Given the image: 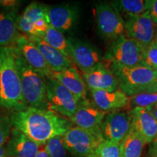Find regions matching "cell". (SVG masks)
Segmentation results:
<instances>
[{"label":"cell","instance_id":"1","mask_svg":"<svg viewBox=\"0 0 157 157\" xmlns=\"http://www.w3.org/2000/svg\"><path fill=\"white\" fill-rule=\"evenodd\" d=\"M12 125L39 145L57 136H63L71 124L67 119L48 109L28 107L10 116Z\"/></svg>","mask_w":157,"mask_h":157},{"label":"cell","instance_id":"2","mask_svg":"<svg viewBox=\"0 0 157 157\" xmlns=\"http://www.w3.org/2000/svg\"><path fill=\"white\" fill-rule=\"evenodd\" d=\"M0 106L13 112L28 108L23 96L12 45L0 48Z\"/></svg>","mask_w":157,"mask_h":157},{"label":"cell","instance_id":"3","mask_svg":"<svg viewBox=\"0 0 157 157\" xmlns=\"http://www.w3.org/2000/svg\"><path fill=\"white\" fill-rule=\"evenodd\" d=\"M107 63L117 78L119 90L127 97L157 91V76L153 68L143 64L124 67Z\"/></svg>","mask_w":157,"mask_h":157},{"label":"cell","instance_id":"4","mask_svg":"<svg viewBox=\"0 0 157 157\" xmlns=\"http://www.w3.org/2000/svg\"><path fill=\"white\" fill-rule=\"evenodd\" d=\"M13 46V45H12ZM14 48L15 63L21 80L23 96L28 107L46 109L47 80L44 74L32 68Z\"/></svg>","mask_w":157,"mask_h":157},{"label":"cell","instance_id":"5","mask_svg":"<svg viewBox=\"0 0 157 157\" xmlns=\"http://www.w3.org/2000/svg\"><path fill=\"white\" fill-rule=\"evenodd\" d=\"M143 49L134 39L123 34L113 41L105 56V59L111 63L124 67H133L143 64Z\"/></svg>","mask_w":157,"mask_h":157},{"label":"cell","instance_id":"6","mask_svg":"<svg viewBox=\"0 0 157 157\" xmlns=\"http://www.w3.org/2000/svg\"><path fill=\"white\" fill-rule=\"evenodd\" d=\"M48 110L70 118L77 109L80 100L54 78L47 80Z\"/></svg>","mask_w":157,"mask_h":157},{"label":"cell","instance_id":"7","mask_svg":"<svg viewBox=\"0 0 157 157\" xmlns=\"http://www.w3.org/2000/svg\"><path fill=\"white\" fill-rule=\"evenodd\" d=\"M63 137L66 150L76 157H93L96 149L103 140L78 127H71Z\"/></svg>","mask_w":157,"mask_h":157},{"label":"cell","instance_id":"8","mask_svg":"<svg viewBox=\"0 0 157 157\" xmlns=\"http://www.w3.org/2000/svg\"><path fill=\"white\" fill-rule=\"evenodd\" d=\"M95 14L98 30L104 37L114 41L124 34V21L110 3L96 4Z\"/></svg>","mask_w":157,"mask_h":157},{"label":"cell","instance_id":"9","mask_svg":"<svg viewBox=\"0 0 157 157\" xmlns=\"http://www.w3.org/2000/svg\"><path fill=\"white\" fill-rule=\"evenodd\" d=\"M105 118V112L94 106L87 98L79 101L78 108L70 120L79 127L103 138L102 124Z\"/></svg>","mask_w":157,"mask_h":157},{"label":"cell","instance_id":"10","mask_svg":"<svg viewBox=\"0 0 157 157\" xmlns=\"http://www.w3.org/2000/svg\"><path fill=\"white\" fill-rule=\"evenodd\" d=\"M156 25L153 22L149 12L127 17L124 21V33L129 38L138 42L143 48L154 40Z\"/></svg>","mask_w":157,"mask_h":157},{"label":"cell","instance_id":"11","mask_svg":"<svg viewBox=\"0 0 157 157\" xmlns=\"http://www.w3.org/2000/svg\"><path fill=\"white\" fill-rule=\"evenodd\" d=\"M69 58L82 71L87 73L101 63L102 59L97 49L92 44L75 39H68Z\"/></svg>","mask_w":157,"mask_h":157},{"label":"cell","instance_id":"12","mask_svg":"<svg viewBox=\"0 0 157 157\" xmlns=\"http://www.w3.org/2000/svg\"><path fill=\"white\" fill-rule=\"evenodd\" d=\"M131 127L129 113L114 112L109 113L102 124V136L104 140L120 144Z\"/></svg>","mask_w":157,"mask_h":157},{"label":"cell","instance_id":"13","mask_svg":"<svg viewBox=\"0 0 157 157\" xmlns=\"http://www.w3.org/2000/svg\"><path fill=\"white\" fill-rule=\"evenodd\" d=\"M13 46L17 49L24 60L34 69L41 72L48 78H52V71L43 58L42 55L27 35L20 34Z\"/></svg>","mask_w":157,"mask_h":157},{"label":"cell","instance_id":"14","mask_svg":"<svg viewBox=\"0 0 157 157\" xmlns=\"http://www.w3.org/2000/svg\"><path fill=\"white\" fill-rule=\"evenodd\" d=\"M83 79L90 90L111 92L119 90L117 78L108 63L102 62L93 69L83 74Z\"/></svg>","mask_w":157,"mask_h":157},{"label":"cell","instance_id":"15","mask_svg":"<svg viewBox=\"0 0 157 157\" xmlns=\"http://www.w3.org/2000/svg\"><path fill=\"white\" fill-rule=\"evenodd\" d=\"M131 128L136 132L145 143H154L157 138V121L146 109L135 108L129 112Z\"/></svg>","mask_w":157,"mask_h":157},{"label":"cell","instance_id":"16","mask_svg":"<svg viewBox=\"0 0 157 157\" xmlns=\"http://www.w3.org/2000/svg\"><path fill=\"white\" fill-rule=\"evenodd\" d=\"M29 40L36 47L52 72H60L73 66L71 60L61 52L50 46L39 36H28Z\"/></svg>","mask_w":157,"mask_h":157},{"label":"cell","instance_id":"17","mask_svg":"<svg viewBox=\"0 0 157 157\" xmlns=\"http://www.w3.org/2000/svg\"><path fill=\"white\" fill-rule=\"evenodd\" d=\"M78 15V8L74 5H57L48 8L50 25L62 33L73 28L77 21Z\"/></svg>","mask_w":157,"mask_h":157},{"label":"cell","instance_id":"18","mask_svg":"<svg viewBox=\"0 0 157 157\" xmlns=\"http://www.w3.org/2000/svg\"><path fill=\"white\" fill-rule=\"evenodd\" d=\"M39 146L21 131L13 128L6 149L9 157H36Z\"/></svg>","mask_w":157,"mask_h":157},{"label":"cell","instance_id":"19","mask_svg":"<svg viewBox=\"0 0 157 157\" xmlns=\"http://www.w3.org/2000/svg\"><path fill=\"white\" fill-rule=\"evenodd\" d=\"M90 90L95 107L104 112L122 109L128 103L129 97L119 90L111 92L98 90Z\"/></svg>","mask_w":157,"mask_h":157},{"label":"cell","instance_id":"20","mask_svg":"<svg viewBox=\"0 0 157 157\" xmlns=\"http://www.w3.org/2000/svg\"><path fill=\"white\" fill-rule=\"evenodd\" d=\"M52 78L60 82L80 101L86 99L87 85L74 66L60 72H52Z\"/></svg>","mask_w":157,"mask_h":157},{"label":"cell","instance_id":"21","mask_svg":"<svg viewBox=\"0 0 157 157\" xmlns=\"http://www.w3.org/2000/svg\"><path fill=\"white\" fill-rule=\"evenodd\" d=\"M48 8L46 5L42 3L31 2L25 9L17 21V30L29 36L31 34L32 25L40 20H48Z\"/></svg>","mask_w":157,"mask_h":157},{"label":"cell","instance_id":"22","mask_svg":"<svg viewBox=\"0 0 157 157\" xmlns=\"http://www.w3.org/2000/svg\"><path fill=\"white\" fill-rule=\"evenodd\" d=\"M18 17L15 9H7L0 13V48L10 46L15 42L19 34Z\"/></svg>","mask_w":157,"mask_h":157},{"label":"cell","instance_id":"23","mask_svg":"<svg viewBox=\"0 0 157 157\" xmlns=\"http://www.w3.org/2000/svg\"><path fill=\"white\" fill-rule=\"evenodd\" d=\"M145 144L142 137L130 127L128 134L120 143L121 157H140Z\"/></svg>","mask_w":157,"mask_h":157},{"label":"cell","instance_id":"24","mask_svg":"<svg viewBox=\"0 0 157 157\" xmlns=\"http://www.w3.org/2000/svg\"><path fill=\"white\" fill-rule=\"evenodd\" d=\"M119 14L127 17L143 14L148 11V0H119L110 3Z\"/></svg>","mask_w":157,"mask_h":157},{"label":"cell","instance_id":"25","mask_svg":"<svg viewBox=\"0 0 157 157\" xmlns=\"http://www.w3.org/2000/svg\"><path fill=\"white\" fill-rule=\"evenodd\" d=\"M50 46L61 52L63 54L69 58V44L68 39L65 37L63 33L57 30L50 25L46 33L41 36Z\"/></svg>","mask_w":157,"mask_h":157},{"label":"cell","instance_id":"26","mask_svg":"<svg viewBox=\"0 0 157 157\" xmlns=\"http://www.w3.org/2000/svg\"><path fill=\"white\" fill-rule=\"evenodd\" d=\"M157 102V91L151 93H140L138 95L129 97L127 105L131 110L135 108L146 109L149 105Z\"/></svg>","mask_w":157,"mask_h":157},{"label":"cell","instance_id":"27","mask_svg":"<svg viewBox=\"0 0 157 157\" xmlns=\"http://www.w3.org/2000/svg\"><path fill=\"white\" fill-rule=\"evenodd\" d=\"M45 148L50 157H66V148L63 136L50 139L45 143Z\"/></svg>","mask_w":157,"mask_h":157},{"label":"cell","instance_id":"28","mask_svg":"<svg viewBox=\"0 0 157 157\" xmlns=\"http://www.w3.org/2000/svg\"><path fill=\"white\" fill-rule=\"evenodd\" d=\"M93 157H121L120 144L103 140L96 149Z\"/></svg>","mask_w":157,"mask_h":157},{"label":"cell","instance_id":"29","mask_svg":"<svg viewBox=\"0 0 157 157\" xmlns=\"http://www.w3.org/2000/svg\"><path fill=\"white\" fill-rule=\"evenodd\" d=\"M143 63L155 71L157 70V45L154 40L143 49Z\"/></svg>","mask_w":157,"mask_h":157},{"label":"cell","instance_id":"30","mask_svg":"<svg viewBox=\"0 0 157 157\" xmlns=\"http://www.w3.org/2000/svg\"><path fill=\"white\" fill-rule=\"evenodd\" d=\"M12 125L10 119L0 114V146L9 140L11 135Z\"/></svg>","mask_w":157,"mask_h":157},{"label":"cell","instance_id":"31","mask_svg":"<svg viewBox=\"0 0 157 157\" xmlns=\"http://www.w3.org/2000/svg\"><path fill=\"white\" fill-rule=\"evenodd\" d=\"M148 11L154 25H157V0H148Z\"/></svg>","mask_w":157,"mask_h":157},{"label":"cell","instance_id":"32","mask_svg":"<svg viewBox=\"0 0 157 157\" xmlns=\"http://www.w3.org/2000/svg\"><path fill=\"white\" fill-rule=\"evenodd\" d=\"M20 2L16 0H0V5L5 8L15 9L17 5H19Z\"/></svg>","mask_w":157,"mask_h":157},{"label":"cell","instance_id":"33","mask_svg":"<svg viewBox=\"0 0 157 157\" xmlns=\"http://www.w3.org/2000/svg\"><path fill=\"white\" fill-rule=\"evenodd\" d=\"M36 157H50L46 148H45V144H42L39 146Z\"/></svg>","mask_w":157,"mask_h":157},{"label":"cell","instance_id":"34","mask_svg":"<svg viewBox=\"0 0 157 157\" xmlns=\"http://www.w3.org/2000/svg\"><path fill=\"white\" fill-rule=\"evenodd\" d=\"M146 109L152 115V117H154L157 121V102L154 104H152V105H149V106L147 107Z\"/></svg>","mask_w":157,"mask_h":157},{"label":"cell","instance_id":"35","mask_svg":"<svg viewBox=\"0 0 157 157\" xmlns=\"http://www.w3.org/2000/svg\"><path fill=\"white\" fill-rule=\"evenodd\" d=\"M148 157H157V144L153 143V146L148 152Z\"/></svg>","mask_w":157,"mask_h":157},{"label":"cell","instance_id":"36","mask_svg":"<svg viewBox=\"0 0 157 157\" xmlns=\"http://www.w3.org/2000/svg\"><path fill=\"white\" fill-rule=\"evenodd\" d=\"M0 157H9L7 153V149L3 146H0Z\"/></svg>","mask_w":157,"mask_h":157},{"label":"cell","instance_id":"37","mask_svg":"<svg viewBox=\"0 0 157 157\" xmlns=\"http://www.w3.org/2000/svg\"><path fill=\"white\" fill-rule=\"evenodd\" d=\"M154 41H155V42H156V45H157V30L156 31V36H155Z\"/></svg>","mask_w":157,"mask_h":157},{"label":"cell","instance_id":"38","mask_svg":"<svg viewBox=\"0 0 157 157\" xmlns=\"http://www.w3.org/2000/svg\"><path fill=\"white\" fill-rule=\"evenodd\" d=\"M154 143H156V144H157V138H156V140H155V141H154Z\"/></svg>","mask_w":157,"mask_h":157},{"label":"cell","instance_id":"39","mask_svg":"<svg viewBox=\"0 0 157 157\" xmlns=\"http://www.w3.org/2000/svg\"><path fill=\"white\" fill-rule=\"evenodd\" d=\"M156 76H157V70L156 71Z\"/></svg>","mask_w":157,"mask_h":157},{"label":"cell","instance_id":"40","mask_svg":"<svg viewBox=\"0 0 157 157\" xmlns=\"http://www.w3.org/2000/svg\"><path fill=\"white\" fill-rule=\"evenodd\" d=\"M156 26H157V25H156ZM156 30H157V29H156Z\"/></svg>","mask_w":157,"mask_h":157}]
</instances>
